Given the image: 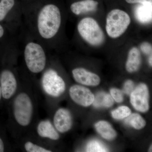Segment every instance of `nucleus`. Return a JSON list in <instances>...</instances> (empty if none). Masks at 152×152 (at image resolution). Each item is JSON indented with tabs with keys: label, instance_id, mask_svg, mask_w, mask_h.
Returning a JSON list of instances; mask_svg holds the SVG:
<instances>
[{
	"label": "nucleus",
	"instance_id": "1",
	"mask_svg": "<svg viewBox=\"0 0 152 152\" xmlns=\"http://www.w3.org/2000/svg\"><path fill=\"white\" fill-rule=\"evenodd\" d=\"M28 86H20L18 91L12 99L14 132H19V135L32 127L37 115L35 96L31 88Z\"/></svg>",
	"mask_w": 152,
	"mask_h": 152
},
{
	"label": "nucleus",
	"instance_id": "30",
	"mask_svg": "<svg viewBox=\"0 0 152 152\" xmlns=\"http://www.w3.org/2000/svg\"><path fill=\"white\" fill-rule=\"evenodd\" d=\"M2 98V96L1 91V87H0V100Z\"/></svg>",
	"mask_w": 152,
	"mask_h": 152
},
{
	"label": "nucleus",
	"instance_id": "26",
	"mask_svg": "<svg viewBox=\"0 0 152 152\" xmlns=\"http://www.w3.org/2000/svg\"><path fill=\"white\" fill-rule=\"evenodd\" d=\"M126 1L129 4H142L145 3H152V0H126Z\"/></svg>",
	"mask_w": 152,
	"mask_h": 152
},
{
	"label": "nucleus",
	"instance_id": "6",
	"mask_svg": "<svg viewBox=\"0 0 152 152\" xmlns=\"http://www.w3.org/2000/svg\"><path fill=\"white\" fill-rule=\"evenodd\" d=\"M77 30L83 39L91 45H100L104 41L103 31L96 21L92 18L82 19L78 25Z\"/></svg>",
	"mask_w": 152,
	"mask_h": 152
},
{
	"label": "nucleus",
	"instance_id": "27",
	"mask_svg": "<svg viewBox=\"0 0 152 152\" xmlns=\"http://www.w3.org/2000/svg\"><path fill=\"white\" fill-rule=\"evenodd\" d=\"M5 151V145L2 139L0 137V152H3Z\"/></svg>",
	"mask_w": 152,
	"mask_h": 152
},
{
	"label": "nucleus",
	"instance_id": "17",
	"mask_svg": "<svg viewBox=\"0 0 152 152\" xmlns=\"http://www.w3.org/2000/svg\"><path fill=\"white\" fill-rule=\"evenodd\" d=\"M97 132L104 139L108 140H114L116 137L117 133L107 122L99 121L95 126Z\"/></svg>",
	"mask_w": 152,
	"mask_h": 152
},
{
	"label": "nucleus",
	"instance_id": "2",
	"mask_svg": "<svg viewBox=\"0 0 152 152\" xmlns=\"http://www.w3.org/2000/svg\"><path fill=\"white\" fill-rule=\"evenodd\" d=\"M61 22L59 9L51 4L45 6L38 17V29L41 37L45 39L53 37L59 29Z\"/></svg>",
	"mask_w": 152,
	"mask_h": 152
},
{
	"label": "nucleus",
	"instance_id": "9",
	"mask_svg": "<svg viewBox=\"0 0 152 152\" xmlns=\"http://www.w3.org/2000/svg\"><path fill=\"white\" fill-rule=\"evenodd\" d=\"M148 89L145 84H140L130 94V102L138 111L145 113L149 109Z\"/></svg>",
	"mask_w": 152,
	"mask_h": 152
},
{
	"label": "nucleus",
	"instance_id": "19",
	"mask_svg": "<svg viewBox=\"0 0 152 152\" xmlns=\"http://www.w3.org/2000/svg\"><path fill=\"white\" fill-rule=\"evenodd\" d=\"M126 124L129 125L136 129L140 130L145 126V120L140 115L137 113L130 114L125 121Z\"/></svg>",
	"mask_w": 152,
	"mask_h": 152
},
{
	"label": "nucleus",
	"instance_id": "12",
	"mask_svg": "<svg viewBox=\"0 0 152 152\" xmlns=\"http://www.w3.org/2000/svg\"><path fill=\"white\" fill-rule=\"evenodd\" d=\"M75 80L79 83L88 86H97L100 83L99 77L94 73L82 68H77L72 71Z\"/></svg>",
	"mask_w": 152,
	"mask_h": 152
},
{
	"label": "nucleus",
	"instance_id": "22",
	"mask_svg": "<svg viewBox=\"0 0 152 152\" xmlns=\"http://www.w3.org/2000/svg\"><path fill=\"white\" fill-rule=\"evenodd\" d=\"M113 118L115 119H123L129 116L131 114L130 109L126 106H121L112 112Z\"/></svg>",
	"mask_w": 152,
	"mask_h": 152
},
{
	"label": "nucleus",
	"instance_id": "11",
	"mask_svg": "<svg viewBox=\"0 0 152 152\" xmlns=\"http://www.w3.org/2000/svg\"><path fill=\"white\" fill-rule=\"evenodd\" d=\"M52 122L59 133H66L72 126V116L68 109L60 108L55 112Z\"/></svg>",
	"mask_w": 152,
	"mask_h": 152
},
{
	"label": "nucleus",
	"instance_id": "21",
	"mask_svg": "<svg viewBox=\"0 0 152 152\" xmlns=\"http://www.w3.org/2000/svg\"><path fill=\"white\" fill-rule=\"evenodd\" d=\"M15 0H1L0 1V21L5 18L7 14L15 5Z\"/></svg>",
	"mask_w": 152,
	"mask_h": 152
},
{
	"label": "nucleus",
	"instance_id": "23",
	"mask_svg": "<svg viewBox=\"0 0 152 152\" xmlns=\"http://www.w3.org/2000/svg\"><path fill=\"white\" fill-rule=\"evenodd\" d=\"M110 92L112 98L117 102L121 103L123 102L124 100V96H123L122 91L118 89L113 88L110 90Z\"/></svg>",
	"mask_w": 152,
	"mask_h": 152
},
{
	"label": "nucleus",
	"instance_id": "7",
	"mask_svg": "<svg viewBox=\"0 0 152 152\" xmlns=\"http://www.w3.org/2000/svg\"><path fill=\"white\" fill-rule=\"evenodd\" d=\"M0 87L4 99H12L20 88L19 82L15 74L8 69L3 71L0 75Z\"/></svg>",
	"mask_w": 152,
	"mask_h": 152
},
{
	"label": "nucleus",
	"instance_id": "10",
	"mask_svg": "<svg viewBox=\"0 0 152 152\" xmlns=\"http://www.w3.org/2000/svg\"><path fill=\"white\" fill-rule=\"evenodd\" d=\"M69 94L75 103L86 107L93 104L94 95L89 89L80 85L72 86L69 90Z\"/></svg>",
	"mask_w": 152,
	"mask_h": 152
},
{
	"label": "nucleus",
	"instance_id": "20",
	"mask_svg": "<svg viewBox=\"0 0 152 152\" xmlns=\"http://www.w3.org/2000/svg\"><path fill=\"white\" fill-rule=\"evenodd\" d=\"M108 149L99 141L93 140L87 145L86 151L88 152H108Z\"/></svg>",
	"mask_w": 152,
	"mask_h": 152
},
{
	"label": "nucleus",
	"instance_id": "3",
	"mask_svg": "<svg viewBox=\"0 0 152 152\" xmlns=\"http://www.w3.org/2000/svg\"><path fill=\"white\" fill-rule=\"evenodd\" d=\"M42 91L48 101L52 98H58L65 91V82L53 69L47 70L42 76L41 81Z\"/></svg>",
	"mask_w": 152,
	"mask_h": 152
},
{
	"label": "nucleus",
	"instance_id": "4",
	"mask_svg": "<svg viewBox=\"0 0 152 152\" xmlns=\"http://www.w3.org/2000/svg\"><path fill=\"white\" fill-rule=\"evenodd\" d=\"M131 18L124 11L115 9L110 12L106 19V30L110 37H119L131 23Z\"/></svg>",
	"mask_w": 152,
	"mask_h": 152
},
{
	"label": "nucleus",
	"instance_id": "13",
	"mask_svg": "<svg viewBox=\"0 0 152 152\" xmlns=\"http://www.w3.org/2000/svg\"><path fill=\"white\" fill-rule=\"evenodd\" d=\"M23 149L27 152H52L49 145L41 140L34 139L24 138L22 142Z\"/></svg>",
	"mask_w": 152,
	"mask_h": 152
},
{
	"label": "nucleus",
	"instance_id": "24",
	"mask_svg": "<svg viewBox=\"0 0 152 152\" xmlns=\"http://www.w3.org/2000/svg\"><path fill=\"white\" fill-rule=\"evenodd\" d=\"M134 83L131 80H128L125 82L124 86V92L127 94H130L134 90Z\"/></svg>",
	"mask_w": 152,
	"mask_h": 152
},
{
	"label": "nucleus",
	"instance_id": "18",
	"mask_svg": "<svg viewBox=\"0 0 152 152\" xmlns=\"http://www.w3.org/2000/svg\"><path fill=\"white\" fill-rule=\"evenodd\" d=\"M113 99L112 96L104 92L98 93L94 96V99L93 104L96 107H110L113 105Z\"/></svg>",
	"mask_w": 152,
	"mask_h": 152
},
{
	"label": "nucleus",
	"instance_id": "16",
	"mask_svg": "<svg viewBox=\"0 0 152 152\" xmlns=\"http://www.w3.org/2000/svg\"><path fill=\"white\" fill-rule=\"evenodd\" d=\"M141 63L140 52L137 48L134 47L129 51L126 63V69L129 73L134 72L139 69Z\"/></svg>",
	"mask_w": 152,
	"mask_h": 152
},
{
	"label": "nucleus",
	"instance_id": "31",
	"mask_svg": "<svg viewBox=\"0 0 152 152\" xmlns=\"http://www.w3.org/2000/svg\"><path fill=\"white\" fill-rule=\"evenodd\" d=\"M149 151H150L152 152V146H151V147H150Z\"/></svg>",
	"mask_w": 152,
	"mask_h": 152
},
{
	"label": "nucleus",
	"instance_id": "25",
	"mask_svg": "<svg viewBox=\"0 0 152 152\" xmlns=\"http://www.w3.org/2000/svg\"><path fill=\"white\" fill-rule=\"evenodd\" d=\"M140 49L142 51L146 54H152V45L149 43L145 42L141 44Z\"/></svg>",
	"mask_w": 152,
	"mask_h": 152
},
{
	"label": "nucleus",
	"instance_id": "14",
	"mask_svg": "<svg viewBox=\"0 0 152 152\" xmlns=\"http://www.w3.org/2000/svg\"><path fill=\"white\" fill-rule=\"evenodd\" d=\"M152 3L140 4L137 6L134 15L138 21L142 24L149 23L152 20Z\"/></svg>",
	"mask_w": 152,
	"mask_h": 152
},
{
	"label": "nucleus",
	"instance_id": "5",
	"mask_svg": "<svg viewBox=\"0 0 152 152\" xmlns=\"http://www.w3.org/2000/svg\"><path fill=\"white\" fill-rule=\"evenodd\" d=\"M24 59L28 70L33 74H39L45 69L47 58L40 45L34 42L27 45L24 50Z\"/></svg>",
	"mask_w": 152,
	"mask_h": 152
},
{
	"label": "nucleus",
	"instance_id": "29",
	"mask_svg": "<svg viewBox=\"0 0 152 152\" xmlns=\"http://www.w3.org/2000/svg\"><path fill=\"white\" fill-rule=\"evenodd\" d=\"M152 55H151V56H150L149 59V64L151 66H152Z\"/></svg>",
	"mask_w": 152,
	"mask_h": 152
},
{
	"label": "nucleus",
	"instance_id": "15",
	"mask_svg": "<svg viewBox=\"0 0 152 152\" xmlns=\"http://www.w3.org/2000/svg\"><path fill=\"white\" fill-rule=\"evenodd\" d=\"M98 5V2L94 0H83L73 3L70 9L74 14L78 15L82 13L96 11Z\"/></svg>",
	"mask_w": 152,
	"mask_h": 152
},
{
	"label": "nucleus",
	"instance_id": "28",
	"mask_svg": "<svg viewBox=\"0 0 152 152\" xmlns=\"http://www.w3.org/2000/svg\"><path fill=\"white\" fill-rule=\"evenodd\" d=\"M4 34V30L3 28L1 25H0V38L2 37Z\"/></svg>",
	"mask_w": 152,
	"mask_h": 152
},
{
	"label": "nucleus",
	"instance_id": "8",
	"mask_svg": "<svg viewBox=\"0 0 152 152\" xmlns=\"http://www.w3.org/2000/svg\"><path fill=\"white\" fill-rule=\"evenodd\" d=\"M34 130L35 134L39 140L46 144L48 142L49 144L50 141H56L60 139L58 132L56 129L51 120L48 118L37 122L36 124Z\"/></svg>",
	"mask_w": 152,
	"mask_h": 152
}]
</instances>
